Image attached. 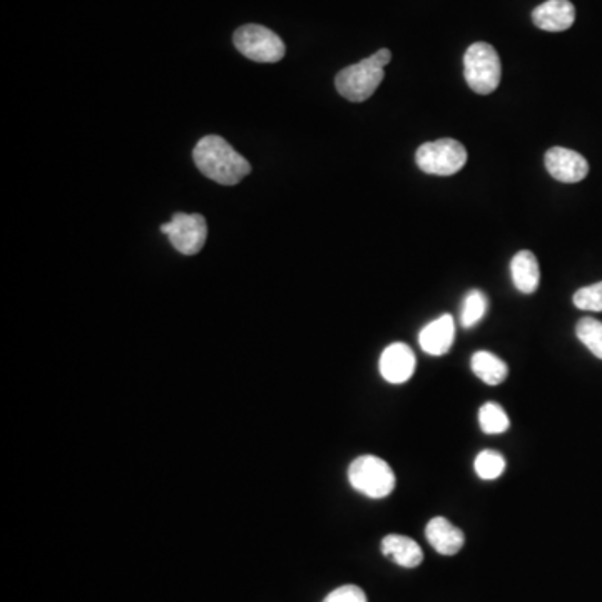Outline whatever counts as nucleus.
I'll return each instance as SVG.
<instances>
[{
  "label": "nucleus",
  "instance_id": "1",
  "mask_svg": "<svg viewBox=\"0 0 602 602\" xmlns=\"http://www.w3.org/2000/svg\"><path fill=\"white\" fill-rule=\"evenodd\" d=\"M194 164L206 178L213 179L223 186H235L251 173L248 159L236 153L226 139L220 136H206L193 151Z\"/></svg>",
  "mask_w": 602,
  "mask_h": 602
},
{
  "label": "nucleus",
  "instance_id": "2",
  "mask_svg": "<svg viewBox=\"0 0 602 602\" xmlns=\"http://www.w3.org/2000/svg\"><path fill=\"white\" fill-rule=\"evenodd\" d=\"M390 61H392V52L388 49H380L373 56L342 69L335 77V86L340 96L352 103H363L370 99L373 92L382 84L385 77L383 67Z\"/></svg>",
  "mask_w": 602,
  "mask_h": 602
},
{
  "label": "nucleus",
  "instance_id": "3",
  "mask_svg": "<svg viewBox=\"0 0 602 602\" xmlns=\"http://www.w3.org/2000/svg\"><path fill=\"white\" fill-rule=\"evenodd\" d=\"M348 480L353 489L370 499H383L395 489L392 467L375 455H362L348 467Z\"/></svg>",
  "mask_w": 602,
  "mask_h": 602
},
{
  "label": "nucleus",
  "instance_id": "4",
  "mask_svg": "<svg viewBox=\"0 0 602 602\" xmlns=\"http://www.w3.org/2000/svg\"><path fill=\"white\" fill-rule=\"evenodd\" d=\"M465 81L477 94H490L500 84L502 64L494 47L487 42H475L464 57Z\"/></svg>",
  "mask_w": 602,
  "mask_h": 602
},
{
  "label": "nucleus",
  "instance_id": "5",
  "mask_svg": "<svg viewBox=\"0 0 602 602\" xmlns=\"http://www.w3.org/2000/svg\"><path fill=\"white\" fill-rule=\"evenodd\" d=\"M415 161L424 173L435 176H452L459 173L467 163V151L464 144L455 139H437L425 143L417 149Z\"/></svg>",
  "mask_w": 602,
  "mask_h": 602
},
{
  "label": "nucleus",
  "instance_id": "6",
  "mask_svg": "<svg viewBox=\"0 0 602 602\" xmlns=\"http://www.w3.org/2000/svg\"><path fill=\"white\" fill-rule=\"evenodd\" d=\"M233 42L236 49L251 61L273 64L285 56V44L280 37L258 24L240 27L233 36Z\"/></svg>",
  "mask_w": 602,
  "mask_h": 602
},
{
  "label": "nucleus",
  "instance_id": "7",
  "mask_svg": "<svg viewBox=\"0 0 602 602\" xmlns=\"http://www.w3.org/2000/svg\"><path fill=\"white\" fill-rule=\"evenodd\" d=\"M161 233L168 235L174 250L181 255H198L208 238V225L201 215L176 213L173 220L161 226Z\"/></svg>",
  "mask_w": 602,
  "mask_h": 602
},
{
  "label": "nucleus",
  "instance_id": "8",
  "mask_svg": "<svg viewBox=\"0 0 602 602\" xmlns=\"http://www.w3.org/2000/svg\"><path fill=\"white\" fill-rule=\"evenodd\" d=\"M546 168L552 178L561 183H579L589 173V164L582 154L572 149L551 148L546 153Z\"/></svg>",
  "mask_w": 602,
  "mask_h": 602
},
{
  "label": "nucleus",
  "instance_id": "9",
  "mask_svg": "<svg viewBox=\"0 0 602 602\" xmlns=\"http://www.w3.org/2000/svg\"><path fill=\"white\" fill-rule=\"evenodd\" d=\"M415 353L405 343H392L380 357V373L392 385L409 382L415 372Z\"/></svg>",
  "mask_w": 602,
  "mask_h": 602
},
{
  "label": "nucleus",
  "instance_id": "10",
  "mask_svg": "<svg viewBox=\"0 0 602 602\" xmlns=\"http://www.w3.org/2000/svg\"><path fill=\"white\" fill-rule=\"evenodd\" d=\"M532 21L542 31H567L576 21V7L569 0H547L534 9Z\"/></svg>",
  "mask_w": 602,
  "mask_h": 602
},
{
  "label": "nucleus",
  "instance_id": "11",
  "mask_svg": "<svg viewBox=\"0 0 602 602\" xmlns=\"http://www.w3.org/2000/svg\"><path fill=\"white\" fill-rule=\"evenodd\" d=\"M455 323L452 315H442L420 332L419 343L425 353L442 357L454 345Z\"/></svg>",
  "mask_w": 602,
  "mask_h": 602
},
{
  "label": "nucleus",
  "instance_id": "12",
  "mask_svg": "<svg viewBox=\"0 0 602 602\" xmlns=\"http://www.w3.org/2000/svg\"><path fill=\"white\" fill-rule=\"evenodd\" d=\"M425 536L430 546L442 556H455L464 547V532L445 517H434L425 527Z\"/></svg>",
  "mask_w": 602,
  "mask_h": 602
},
{
  "label": "nucleus",
  "instance_id": "13",
  "mask_svg": "<svg viewBox=\"0 0 602 602\" xmlns=\"http://www.w3.org/2000/svg\"><path fill=\"white\" fill-rule=\"evenodd\" d=\"M382 552L383 556H387L390 561L405 569H414L424 561L422 547L414 539L400 534L383 537Z\"/></svg>",
  "mask_w": 602,
  "mask_h": 602
},
{
  "label": "nucleus",
  "instance_id": "14",
  "mask_svg": "<svg viewBox=\"0 0 602 602\" xmlns=\"http://www.w3.org/2000/svg\"><path fill=\"white\" fill-rule=\"evenodd\" d=\"M511 275L514 286L524 295H531L539 288L541 270L539 261L532 251H519L511 261Z\"/></svg>",
  "mask_w": 602,
  "mask_h": 602
},
{
  "label": "nucleus",
  "instance_id": "15",
  "mask_svg": "<svg viewBox=\"0 0 602 602\" xmlns=\"http://www.w3.org/2000/svg\"><path fill=\"white\" fill-rule=\"evenodd\" d=\"M470 368L475 377L480 378L485 385H490V387L506 382L507 373H509V368L502 358L497 357L494 353L485 352V350H480L472 355Z\"/></svg>",
  "mask_w": 602,
  "mask_h": 602
},
{
  "label": "nucleus",
  "instance_id": "16",
  "mask_svg": "<svg viewBox=\"0 0 602 602\" xmlns=\"http://www.w3.org/2000/svg\"><path fill=\"white\" fill-rule=\"evenodd\" d=\"M479 424L484 434L497 435L504 434L509 429L511 422H509L506 410L502 409L499 404L487 402L480 407Z\"/></svg>",
  "mask_w": 602,
  "mask_h": 602
},
{
  "label": "nucleus",
  "instance_id": "17",
  "mask_svg": "<svg viewBox=\"0 0 602 602\" xmlns=\"http://www.w3.org/2000/svg\"><path fill=\"white\" fill-rule=\"evenodd\" d=\"M576 335L594 357L602 360V322L594 318H582L577 323Z\"/></svg>",
  "mask_w": 602,
  "mask_h": 602
},
{
  "label": "nucleus",
  "instance_id": "18",
  "mask_svg": "<svg viewBox=\"0 0 602 602\" xmlns=\"http://www.w3.org/2000/svg\"><path fill=\"white\" fill-rule=\"evenodd\" d=\"M475 474L482 480L499 479L506 470V459L504 455L495 450H482L474 462Z\"/></svg>",
  "mask_w": 602,
  "mask_h": 602
},
{
  "label": "nucleus",
  "instance_id": "19",
  "mask_svg": "<svg viewBox=\"0 0 602 602\" xmlns=\"http://www.w3.org/2000/svg\"><path fill=\"white\" fill-rule=\"evenodd\" d=\"M487 307H489V301H487V296L482 291H470L469 295L465 296L464 310H462V327H475L484 318Z\"/></svg>",
  "mask_w": 602,
  "mask_h": 602
},
{
  "label": "nucleus",
  "instance_id": "20",
  "mask_svg": "<svg viewBox=\"0 0 602 602\" xmlns=\"http://www.w3.org/2000/svg\"><path fill=\"white\" fill-rule=\"evenodd\" d=\"M574 305L586 312H602V281L591 286H584L572 296Z\"/></svg>",
  "mask_w": 602,
  "mask_h": 602
},
{
  "label": "nucleus",
  "instance_id": "21",
  "mask_svg": "<svg viewBox=\"0 0 602 602\" xmlns=\"http://www.w3.org/2000/svg\"><path fill=\"white\" fill-rule=\"evenodd\" d=\"M323 602H368L362 587L347 584L330 592Z\"/></svg>",
  "mask_w": 602,
  "mask_h": 602
}]
</instances>
